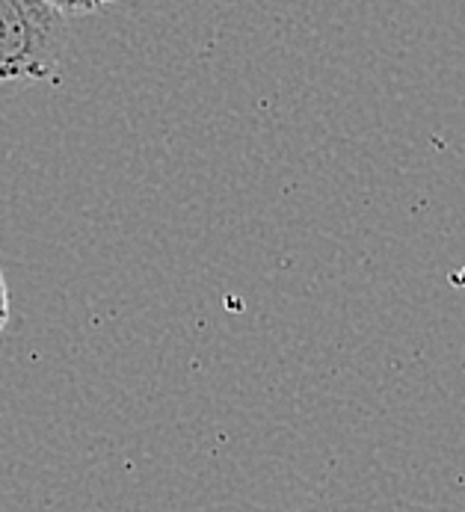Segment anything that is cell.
<instances>
[{"mask_svg": "<svg viewBox=\"0 0 465 512\" xmlns=\"http://www.w3.org/2000/svg\"><path fill=\"white\" fill-rule=\"evenodd\" d=\"M72 54L63 12L45 0H0V83L54 80Z\"/></svg>", "mask_w": 465, "mask_h": 512, "instance_id": "cell-1", "label": "cell"}, {"mask_svg": "<svg viewBox=\"0 0 465 512\" xmlns=\"http://www.w3.org/2000/svg\"><path fill=\"white\" fill-rule=\"evenodd\" d=\"M45 3H51L57 12H63L69 18V15H92V12L116 3V0H45Z\"/></svg>", "mask_w": 465, "mask_h": 512, "instance_id": "cell-2", "label": "cell"}, {"mask_svg": "<svg viewBox=\"0 0 465 512\" xmlns=\"http://www.w3.org/2000/svg\"><path fill=\"white\" fill-rule=\"evenodd\" d=\"M9 323V288H6V276L0 270V335Z\"/></svg>", "mask_w": 465, "mask_h": 512, "instance_id": "cell-3", "label": "cell"}]
</instances>
